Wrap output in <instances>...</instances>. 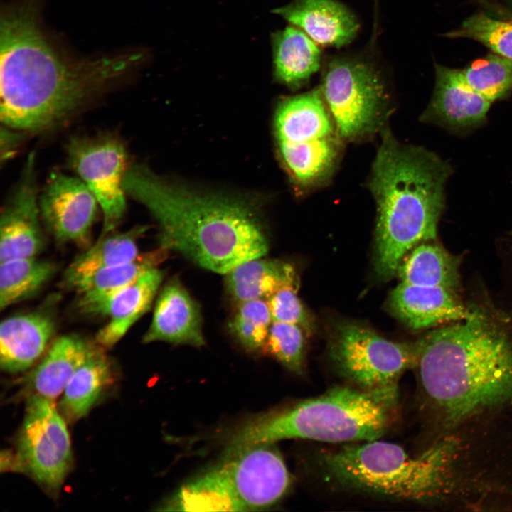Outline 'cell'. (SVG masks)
<instances>
[{
	"label": "cell",
	"instance_id": "9",
	"mask_svg": "<svg viewBox=\"0 0 512 512\" xmlns=\"http://www.w3.org/2000/svg\"><path fill=\"white\" fill-rule=\"evenodd\" d=\"M329 354L351 385L373 391L398 388L400 377L415 366L417 347L416 342L392 341L363 326L342 323L331 336Z\"/></svg>",
	"mask_w": 512,
	"mask_h": 512
},
{
	"label": "cell",
	"instance_id": "3",
	"mask_svg": "<svg viewBox=\"0 0 512 512\" xmlns=\"http://www.w3.org/2000/svg\"><path fill=\"white\" fill-rule=\"evenodd\" d=\"M380 136L367 183L376 205L374 270L388 280L412 248L436 238L452 169L433 152L399 142L388 127Z\"/></svg>",
	"mask_w": 512,
	"mask_h": 512
},
{
	"label": "cell",
	"instance_id": "2",
	"mask_svg": "<svg viewBox=\"0 0 512 512\" xmlns=\"http://www.w3.org/2000/svg\"><path fill=\"white\" fill-rule=\"evenodd\" d=\"M123 188L159 223L160 247L201 267L226 274L268 252L257 217L239 201L168 183L142 165L129 167Z\"/></svg>",
	"mask_w": 512,
	"mask_h": 512
},
{
	"label": "cell",
	"instance_id": "34",
	"mask_svg": "<svg viewBox=\"0 0 512 512\" xmlns=\"http://www.w3.org/2000/svg\"><path fill=\"white\" fill-rule=\"evenodd\" d=\"M23 131L2 126L1 129V161L9 159L23 140Z\"/></svg>",
	"mask_w": 512,
	"mask_h": 512
},
{
	"label": "cell",
	"instance_id": "1",
	"mask_svg": "<svg viewBox=\"0 0 512 512\" xmlns=\"http://www.w3.org/2000/svg\"><path fill=\"white\" fill-rule=\"evenodd\" d=\"M40 0L6 6L0 20V115L8 127L41 132L60 124L129 72L141 55L78 61L60 56L42 33Z\"/></svg>",
	"mask_w": 512,
	"mask_h": 512
},
{
	"label": "cell",
	"instance_id": "28",
	"mask_svg": "<svg viewBox=\"0 0 512 512\" xmlns=\"http://www.w3.org/2000/svg\"><path fill=\"white\" fill-rule=\"evenodd\" d=\"M145 229L137 226L124 233L100 236L94 245L74 259L64 276L84 274L136 259L140 254L137 242Z\"/></svg>",
	"mask_w": 512,
	"mask_h": 512
},
{
	"label": "cell",
	"instance_id": "27",
	"mask_svg": "<svg viewBox=\"0 0 512 512\" xmlns=\"http://www.w3.org/2000/svg\"><path fill=\"white\" fill-rule=\"evenodd\" d=\"M56 270L54 263L35 257L11 259L0 264V309L38 292Z\"/></svg>",
	"mask_w": 512,
	"mask_h": 512
},
{
	"label": "cell",
	"instance_id": "23",
	"mask_svg": "<svg viewBox=\"0 0 512 512\" xmlns=\"http://www.w3.org/2000/svg\"><path fill=\"white\" fill-rule=\"evenodd\" d=\"M287 286L298 287L296 270L289 263L277 260L252 259L226 274L225 287L236 304L250 300H267Z\"/></svg>",
	"mask_w": 512,
	"mask_h": 512
},
{
	"label": "cell",
	"instance_id": "33",
	"mask_svg": "<svg viewBox=\"0 0 512 512\" xmlns=\"http://www.w3.org/2000/svg\"><path fill=\"white\" fill-rule=\"evenodd\" d=\"M298 287L287 286L267 300L272 320L301 327L307 336L315 331V324L297 295Z\"/></svg>",
	"mask_w": 512,
	"mask_h": 512
},
{
	"label": "cell",
	"instance_id": "20",
	"mask_svg": "<svg viewBox=\"0 0 512 512\" xmlns=\"http://www.w3.org/2000/svg\"><path fill=\"white\" fill-rule=\"evenodd\" d=\"M93 345L75 335L58 338L40 363L19 380V394L54 400L89 355Z\"/></svg>",
	"mask_w": 512,
	"mask_h": 512
},
{
	"label": "cell",
	"instance_id": "8",
	"mask_svg": "<svg viewBox=\"0 0 512 512\" xmlns=\"http://www.w3.org/2000/svg\"><path fill=\"white\" fill-rule=\"evenodd\" d=\"M319 89L345 142L370 140L388 127L392 98L383 76L369 62L332 58L323 69Z\"/></svg>",
	"mask_w": 512,
	"mask_h": 512
},
{
	"label": "cell",
	"instance_id": "11",
	"mask_svg": "<svg viewBox=\"0 0 512 512\" xmlns=\"http://www.w3.org/2000/svg\"><path fill=\"white\" fill-rule=\"evenodd\" d=\"M68 163L95 197L103 214L100 236L112 233L126 211L123 181L127 154L119 138L105 134L73 137L67 145Z\"/></svg>",
	"mask_w": 512,
	"mask_h": 512
},
{
	"label": "cell",
	"instance_id": "25",
	"mask_svg": "<svg viewBox=\"0 0 512 512\" xmlns=\"http://www.w3.org/2000/svg\"><path fill=\"white\" fill-rule=\"evenodd\" d=\"M272 40L276 80L292 89L301 87L320 68L316 43L296 26L274 33Z\"/></svg>",
	"mask_w": 512,
	"mask_h": 512
},
{
	"label": "cell",
	"instance_id": "16",
	"mask_svg": "<svg viewBox=\"0 0 512 512\" xmlns=\"http://www.w3.org/2000/svg\"><path fill=\"white\" fill-rule=\"evenodd\" d=\"M164 272L157 267L148 270L112 295L80 307L82 311L108 317L96 335L102 347H112L151 307L162 282Z\"/></svg>",
	"mask_w": 512,
	"mask_h": 512
},
{
	"label": "cell",
	"instance_id": "19",
	"mask_svg": "<svg viewBox=\"0 0 512 512\" xmlns=\"http://www.w3.org/2000/svg\"><path fill=\"white\" fill-rule=\"evenodd\" d=\"M273 12L324 46L346 45L356 37L359 28L353 13L336 0H293Z\"/></svg>",
	"mask_w": 512,
	"mask_h": 512
},
{
	"label": "cell",
	"instance_id": "10",
	"mask_svg": "<svg viewBox=\"0 0 512 512\" xmlns=\"http://www.w3.org/2000/svg\"><path fill=\"white\" fill-rule=\"evenodd\" d=\"M16 471L32 478L51 494L60 490L72 465L70 435L53 400L26 398L22 426L14 453Z\"/></svg>",
	"mask_w": 512,
	"mask_h": 512
},
{
	"label": "cell",
	"instance_id": "22",
	"mask_svg": "<svg viewBox=\"0 0 512 512\" xmlns=\"http://www.w3.org/2000/svg\"><path fill=\"white\" fill-rule=\"evenodd\" d=\"M169 250L159 248L139 254L128 262L90 272L64 276V282L80 296L79 308L105 299L129 285L144 272L165 261Z\"/></svg>",
	"mask_w": 512,
	"mask_h": 512
},
{
	"label": "cell",
	"instance_id": "26",
	"mask_svg": "<svg viewBox=\"0 0 512 512\" xmlns=\"http://www.w3.org/2000/svg\"><path fill=\"white\" fill-rule=\"evenodd\" d=\"M397 274L401 282L439 287L454 291L459 284V260L442 247L421 243L400 262Z\"/></svg>",
	"mask_w": 512,
	"mask_h": 512
},
{
	"label": "cell",
	"instance_id": "7",
	"mask_svg": "<svg viewBox=\"0 0 512 512\" xmlns=\"http://www.w3.org/2000/svg\"><path fill=\"white\" fill-rule=\"evenodd\" d=\"M274 133L280 161L299 190L314 191L330 182L346 142L319 87L279 102Z\"/></svg>",
	"mask_w": 512,
	"mask_h": 512
},
{
	"label": "cell",
	"instance_id": "5",
	"mask_svg": "<svg viewBox=\"0 0 512 512\" xmlns=\"http://www.w3.org/2000/svg\"><path fill=\"white\" fill-rule=\"evenodd\" d=\"M398 398V388L368 391L353 385L334 387L246 423L230 437L229 449L287 439L375 440L385 433Z\"/></svg>",
	"mask_w": 512,
	"mask_h": 512
},
{
	"label": "cell",
	"instance_id": "31",
	"mask_svg": "<svg viewBox=\"0 0 512 512\" xmlns=\"http://www.w3.org/2000/svg\"><path fill=\"white\" fill-rule=\"evenodd\" d=\"M273 320L268 303L264 299L237 304L229 321V329L247 350L263 349Z\"/></svg>",
	"mask_w": 512,
	"mask_h": 512
},
{
	"label": "cell",
	"instance_id": "15",
	"mask_svg": "<svg viewBox=\"0 0 512 512\" xmlns=\"http://www.w3.org/2000/svg\"><path fill=\"white\" fill-rule=\"evenodd\" d=\"M491 102L475 91L461 69L435 63L432 99L421 120L461 130L484 122Z\"/></svg>",
	"mask_w": 512,
	"mask_h": 512
},
{
	"label": "cell",
	"instance_id": "17",
	"mask_svg": "<svg viewBox=\"0 0 512 512\" xmlns=\"http://www.w3.org/2000/svg\"><path fill=\"white\" fill-rule=\"evenodd\" d=\"M142 341H164L194 347L205 345L200 306L178 278L169 280L160 292L151 324Z\"/></svg>",
	"mask_w": 512,
	"mask_h": 512
},
{
	"label": "cell",
	"instance_id": "6",
	"mask_svg": "<svg viewBox=\"0 0 512 512\" xmlns=\"http://www.w3.org/2000/svg\"><path fill=\"white\" fill-rule=\"evenodd\" d=\"M448 447L437 444L417 456L388 442H361L322 454L329 480L358 492L422 502L441 495L447 484Z\"/></svg>",
	"mask_w": 512,
	"mask_h": 512
},
{
	"label": "cell",
	"instance_id": "4",
	"mask_svg": "<svg viewBox=\"0 0 512 512\" xmlns=\"http://www.w3.org/2000/svg\"><path fill=\"white\" fill-rule=\"evenodd\" d=\"M422 388L451 422L512 399V342L479 313L416 342Z\"/></svg>",
	"mask_w": 512,
	"mask_h": 512
},
{
	"label": "cell",
	"instance_id": "13",
	"mask_svg": "<svg viewBox=\"0 0 512 512\" xmlns=\"http://www.w3.org/2000/svg\"><path fill=\"white\" fill-rule=\"evenodd\" d=\"M38 203L46 226L58 242H87L99 204L80 178L53 173Z\"/></svg>",
	"mask_w": 512,
	"mask_h": 512
},
{
	"label": "cell",
	"instance_id": "30",
	"mask_svg": "<svg viewBox=\"0 0 512 512\" xmlns=\"http://www.w3.org/2000/svg\"><path fill=\"white\" fill-rule=\"evenodd\" d=\"M443 36L452 39L476 41L492 53L512 59V21L496 18L484 11H477L465 18L457 28Z\"/></svg>",
	"mask_w": 512,
	"mask_h": 512
},
{
	"label": "cell",
	"instance_id": "29",
	"mask_svg": "<svg viewBox=\"0 0 512 512\" xmlns=\"http://www.w3.org/2000/svg\"><path fill=\"white\" fill-rule=\"evenodd\" d=\"M467 83L493 102L512 90V59L491 53L462 70Z\"/></svg>",
	"mask_w": 512,
	"mask_h": 512
},
{
	"label": "cell",
	"instance_id": "32",
	"mask_svg": "<svg viewBox=\"0 0 512 512\" xmlns=\"http://www.w3.org/2000/svg\"><path fill=\"white\" fill-rule=\"evenodd\" d=\"M306 336L304 330L297 325L273 321L263 350L290 371L302 375Z\"/></svg>",
	"mask_w": 512,
	"mask_h": 512
},
{
	"label": "cell",
	"instance_id": "14",
	"mask_svg": "<svg viewBox=\"0 0 512 512\" xmlns=\"http://www.w3.org/2000/svg\"><path fill=\"white\" fill-rule=\"evenodd\" d=\"M40 215L35 154L31 152L1 213L0 262L36 257L42 250Z\"/></svg>",
	"mask_w": 512,
	"mask_h": 512
},
{
	"label": "cell",
	"instance_id": "24",
	"mask_svg": "<svg viewBox=\"0 0 512 512\" xmlns=\"http://www.w3.org/2000/svg\"><path fill=\"white\" fill-rule=\"evenodd\" d=\"M113 381L111 362L101 348L93 346L62 394L61 414L70 421L85 416Z\"/></svg>",
	"mask_w": 512,
	"mask_h": 512
},
{
	"label": "cell",
	"instance_id": "18",
	"mask_svg": "<svg viewBox=\"0 0 512 512\" xmlns=\"http://www.w3.org/2000/svg\"><path fill=\"white\" fill-rule=\"evenodd\" d=\"M389 307L395 316L413 329L465 320L476 312L465 307L451 289L402 282L392 291Z\"/></svg>",
	"mask_w": 512,
	"mask_h": 512
},
{
	"label": "cell",
	"instance_id": "12",
	"mask_svg": "<svg viewBox=\"0 0 512 512\" xmlns=\"http://www.w3.org/2000/svg\"><path fill=\"white\" fill-rule=\"evenodd\" d=\"M218 465L239 511H259L274 505L291 484L289 471L273 444L228 450Z\"/></svg>",
	"mask_w": 512,
	"mask_h": 512
},
{
	"label": "cell",
	"instance_id": "21",
	"mask_svg": "<svg viewBox=\"0 0 512 512\" xmlns=\"http://www.w3.org/2000/svg\"><path fill=\"white\" fill-rule=\"evenodd\" d=\"M55 331L53 319L43 313L14 315L0 326V364L11 373L29 368L41 357Z\"/></svg>",
	"mask_w": 512,
	"mask_h": 512
}]
</instances>
